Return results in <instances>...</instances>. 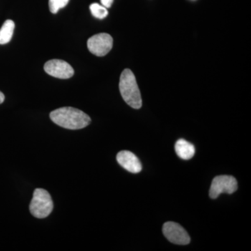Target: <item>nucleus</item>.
<instances>
[{"label": "nucleus", "mask_w": 251, "mask_h": 251, "mask_svg": "<svg viewBox=\"0 0 251 251\" xmlns=\"http://www.w3.org/2000/svg\"><path fill=\"white\" fill-rule=\"evenodd\" d=\"M50 117L54 124L67 129H82L91 123V118L87 114L72 107L56 109L50 112Z\"/></svg>", "instance_id": "obj_1"}, {"label": "nucleus", "mask_w": 251, "mask_h": 251, "mask_svg": "<svg viewBox=\"0 0 251 251\" xmlns=\"http://www.w3.org/2000/svg\"><path fill=\"white\" fill-rule=\"evenodd\" d=\"M119 87L122 98L126 103L134 109L141 108L143 104L141 94L134 74L130 69H126L122 73Z\"/></svg>", "instance_id": "obj_2"}, {"label": "nucleus", "mask_w": 251, "mask_h": 251, "mask_svg": "<svg viewBox=\"0 0 251 251\" xmlns=\"http://www.w3.org/2000/svg\"><path fill=\"white\" fill-rule=\"evenodd\" d=\"M52 210L53 202L50 193L43 188H36L29 205L31 214L37 219H45Z\"/></svg>", "instance_id": "obj_3"}, {"label": "nucleus", "mask_w": 251, "mask_h": 251, "mask_svg": "<svg viewBox=\"0 0 251 251\" xmlns=\"http://www.w3.org/2000/svg\"><path fill=\"white\" fill-rule=\"evenodd\" d=\"M238 188L237 179L229 175H220L216 176L211 182L209 196L216 199L222 193L232 194Z\"/></svg>", "instance_id": "obj_4"}, {"label": "nucleus", "mask_w": 251, "mask_h": 251, "mask_svg": "<svg viewBox=\"0 0 251 251\" xmlns=\"http://www.w3.org/2000/svg\"><path fill=\"white\" fill-rule=\"evenodd\" d=\"M113 39L110 34L100 33L90 38L87 41V48L91 53L98 57H103L111 50Z\"/></svg>", "instance_id": "obj_5"}, {"label": "nucleus", "mask_w": 251, "mask_h": 251, "mask_svg": "<svg viewBox=\"0 0 251 251\" xmlns=\"http://www.w3.org/2000/svg\"><path fill=\"white\" fill-rule=\"evenodd\" d=\"M163 232L168 241L176 245H187L191 242L188 232L176 223H166L163 225Z\"/></svg>", "instance_id": "obj_6"}, {"label": "nucleus", "mask_w": 251, "mask_h": 251, "mask_svg": "<svg viewBox=\"0 0 251 251\" xmlns=\"http://www.w3.org/2000/svg\"><path fill=\"white\" fill-rule=\"evenodd\" d=\"M44 70L51 76L59 79H69L74 75L72 66L61 59H52L46 62Z\"/></svg>", "instance_id": "obj_7"}, {"label": "nucleus", "mask_w": 251, "mask_h": 251, "mask_svg": "<svg viewBox=\"0 0 251 251\" xmlns=\"http://www.w3.org/2000/svg\"><path fill=\"white\" fill-rule=\"evenodd\" d=\"M117 161L126 171L138 173L142 171V164L138 157L129 151H122L117 153Z\"/></svg>", "instance_id": "obj_8"}, {"label": "nucleus", "mask_w": 251, "mask_h": 251, "mask_svg": "<svg viewBox=\"0 0 251 251\" xmlns=\"http://www.w3.org/2000/svg\"><path fill=\"white\" fill-rule=\"evenodd\" d=\"M175 151L181 159L189 160L194 156L196 150L193 144L184 139H179L175 144Z\"/></svg>", "instance_id": "obj_9"}, {"label": "nucleus", "mask_w": 251, "mask_h": 251, "mask_svg": "<svg viewBox=\"0 0 251 251\" xmlns=\"http://www.w3.org/2000/svg\"><path fill=\"white\" fill-rule=\"evenodd\" d=\"M15 29V23L11 20H7L0 29V44H8L12 39Z\"/></svg>", "instance_id": "obj_10"}, {"label": "nucleus", "mask_w": 251, "mask_h": 251, "mask_svg": "<svg viewBox=\"0 0 251 251\" xmlns=\"http://www.w3.org/2000/svg\"><path fill=\"white\" fill-rule=\"evenodd\" d=\"M90 9L94 17L99 18V19H104L108 16V11L106 8L97 4V3L91 4Z\"/></svg>", "instance_id": "obj_11"}, {"label": "nucleus", "mask_w": 251, "mask_h": 251, "mask_svg": "<svg viewBox=\"0 0 251 251\" xmlns=\"http://www.w3.org/2000/svg\"><path fill=\"white\" fill-rule=\"evenodd\" d=\"M69 0H49V9L52 14H57L59 10L65 7Z\"/></svg>", "instance_id": "obj_12"}, {"label": "nucleus", "mask_w": 251, "mask_h": 251, "mask_svg": "<svg viewBox=\"0 0 251 251\" xmlns=\"http://www.w3.org/2000/svg\"><path fill=\"white\" fill-rule=\"evenodd\" d=\"M113 1L114 0H100L102 5L105 8L111 7Z\"/></svg>", "instance_id": "obj_13"}, {"label": "nucleus", "mask_w": 251, "mask_h": 251, "mask_svg": "<svg viewBox=\"0 0 251 251\" xmlns=\"http://www.w3.org/2000/svg\"><path fill=\"white\" fill-rule=\"evenodd\" d=\"M5 97L4 94L0 91V104L3 103L4 101Z\"/></svg>", "instance_id": "obj_14"}]
</instances>
